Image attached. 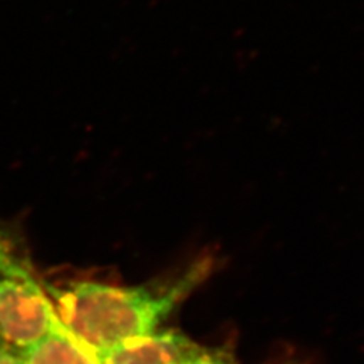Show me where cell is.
I'll list each match as a JSON object with an SVG mask.
<instances>
[{
	"instance_id": "cell-3",
	"label": "cell",
	"mask_w": 364,
	"mask_h": 364,
	"mask_svg": "<svg viewBox=\"0 0 364 364\" xmlns=\"http://www.w3.org/2000/svg\"><path fill=\"white\" fill-rule=\"evenodd\" d=\"M202 346L175 329L134 337L96 352L100 364H181L196 355Z\"/></svg>"
},
{
	"instance_id": "cell-8",
	"label": "cell",
	"mask_w": 364,
	"mask_h": 364,
	"mask_svg": "<svg viewBox=\"0 0 364 364\" xmlns=\"http://www.w3.org/2000/svg\"><path fill=\"white\" fill-rule=\"evenodd\" d=\"M0 346H2V345H0Z\"/></svg>"
},
{
	"instance_id": "cell-4",
	"label": "cell",
	"mask_w": 364,
	"mask_h": 364,
	"mask_svg": "<svg viewBox=\"0 0 364 364\" xmlns=\"http://www.w3.org/2000/svg\"><path fill=\"white\" fill-rule=\"evenodd\" d=\"M18 355L25 364H100L96 352L63 322Z\"/></svg>"
},
{
	"instance_id": "cell-5",
	"label": "cell",
	"mask_w": 364,
	"mask_h": 364,
	"mask_svg": "<svg viewBox=\"0 0 364 364\" xmlns=\"http://www.w3.org/2000/svg\"><path fill=\"white\" fill-rule=\"evenodd\" d=\"M23 267H28L23 259L17 257L13 242L0 231V278H4L9 273H14Z\"/></svg>"
},
{
	"instance_id": "cell-1",
	"label": "cell",
	"mask_w": 364,
	"mask_h": 364,
	"mask_svg": "<svg viewBox=\"0 0 364 364\" xmlns=\"http://www.w3.org/2000/svg\"><path fill=\"white\" fill-rule=\"evenodd\" d=\"M198 266L158 287H117L96 281H73L46 289L61 322L95 352L158 331L166 318L205 277Z\"/></svg>"
},
{
	"instance_id": "cell-7",
	"label": "cell",
	"mask_w": 364,
	"mask_h": 364,
	"mask_svg": "<svg viewBox=\"0 0 364 364\" xmlns=\"http://www.w3.org/2000/svg\"><path fill=\"white\" fill-rule=\"evenodd\" d=\"M0 364H25L17 352L0 346Z\"/></svg>"
},
{
	"instance_id": "cell-2",
	"label": "cell",
	"mask_w": 364,
	"mask_h": 364,
	"mask_svg": "<svg viewBox=\"0 0 364 364\" xmlns=\"http://www.w3.org/2000/svg\"><path fill=\"white\" fill-rule=\"evenodd\" d=\"M61 323L50 296L29 267L0 278V345L21 352Z\"/></svg>"
},
{
	"instance_id": "cell-6",
	"label": "cell",
	"mask_w": 364,
	"mask_h": 364,
	"mask_svg": "<svg viewBox=\"0 0 364 364\" xmlns=\"http://www.w3.org/2000/svg\"><path fill=\"white\" fill-rule=\"evenodd\" d=\"M181 364H235L230 355L223 354V352L218 350H208L202 348L196 355H193L191 358L186 360Z\"/></svg>"
}]
</instances>
